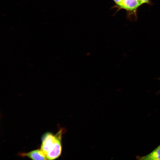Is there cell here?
Returning a JSON list of instances; mask_svg holds the SVG:
<instances>
[{
  "mask_svg": "<svg viewBox=\"0 0 160 160\" xmlns=\"http://www.w3.org/2000/svg\"><path fill=\"white\" fill-rule=\"evenodd\" d=\"M65 131V129L62 128L54 135L50 132H47L43 136L41 149L45 154L47 159H55L60 155L62 135Z\"/></svg>",
  "mask_w": 160,
  "mask_h": 160,
  "instance_id": "6da1fadb",
  "label": "cell"
},
{
  "mask_svg": "<svg viewBox=\"0 0 160 160\" xmlns=\"http://www.w3.org/2000/svg\"><path fill=\"white\" fill-rule=\"evenodd\" d=\"M23 157H27L32 160H47L46 156L40 149L32 151L27 153H23L20 155Z\"/></svg>",
  "mask_w": 160,
  "mask_h": 160,
  "instance_id": "7a4b0ae2",
  "label": "cell"
},
{
  "mask_svg": "<svg viewBox=\"0 0 160 160\" xmlns=\"http://www.w3.org/2000/svg\"><path fill=\"white\" fill-rule=\"evenodd\" d=\"M141 5L139 0H123L119 6L128 11H134Z\"/></svg>",
  "mask_w": 160,
  "mask_h": 160,
  "instance_id": "3957f363",
  "label": "cell"
},
{
  "mask_svg": "<svg viewBox=\"0 0 160 160\" xmlns=\"http://www.w3.org/2000/svg\"><path fill=\"white\" fill-rule=\"evenodd\" d=\"M139 160H160V145L149 154L143 156H137Z\"/></svg>",
  "mask_w": 160,
  "mask_h": 160,
  "instance_id": "277c9868",
  "label": "cell"
},
{
  "mask_svg": "<svg viewBox=\"0 0 160 160\" xmlns=\"http://www.w3.org/2000/svg\"><path fill=\"white\" fill-rule=\"evenodd\" d=\"M141 4L145 3H149V0H139Z\"/></svg>",
  "mask_w": 160,
  "mask_h": 160,
  "instance_id": "5b68a950",
  "label": "cell"
},
{
  "mask_svg": "<svg viewBox=\"0 0 160 160\" xmlns=\"http://www.w3.org/2000/svg\"><path fill=\"white\" fill-rule=\"evenodd\" d=\"M115 3L119 6L122 2L123 0H113Z\"/></svg>",
  "mask_w": 160,
  "mask_h": 160,
  "instance_id": "8992f818",
  "label": "cell"
},
{
  "mask_svg": "<svg viewBox=\"0 0 160 160\" xmlns=\"http://www.w3.org/2000/svg\"><path fill=\"white\" fill-rule=\"evenodd\" d=\"M157 79L160 81V77L158 78ZM160 93V90L159 91H158V92H157V94H159Z\"/></svg>",
  "mask_w": 160,
  "mask_h": 160,
  "instance_id": "52a82bcc",
  "label": "cell"
}]
</instances>
